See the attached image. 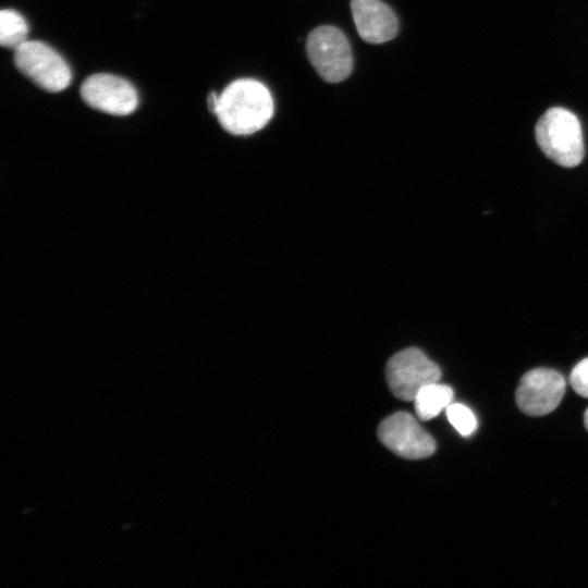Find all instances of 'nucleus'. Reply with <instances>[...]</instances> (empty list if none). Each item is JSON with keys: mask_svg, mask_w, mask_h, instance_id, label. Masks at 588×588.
<instances>
[{"mask_svg": "<svg viewBox=\"0 0 588 588\" xmlns=\"http://www.w3.org/2000/svg\"><path fill=\"white\" fill-rule=\"evenodd\" d=\"M224 131L236 136L252 135L264 128L273 115L269 89L259 81L240 78L219 95L215 112Z\"/></svg>", "mask_w": 588, "mask_h": 588, "instance_id": "1", "label": "nucleus"}, {"mask_svg": "<svg viewBox=\"0 0 588 588\" xmlns=\"http://www.w3.org/2000/svg\"><path fill=\"white\" fill-rule=\"evenodd\" d=\"M542 152L561 167L573 168L584 158V139L577 117L567 109H548L535 126Z\"/></svg>", "mask_w": 588, "mask_h": 588, "instance_id": "2", "label": "nucleus"}, {"mask_svg": "<svg viewBox=\"0 0 588 588\" xmlns=\"http://www.w3.org/2000/svg\"><path fill=\"white\" fill-rule=\"evenodd\" d=\"M308 59L318 74L328 83L346 79L353 70V56L348 39L335 26L322 25L306 39Z\"/></svg>", "mask_w": 588, "mask_h": 588, "instance_id": "3", "label": "nucleus"}, {"mask_svg": "<svg viewBox=\"0 0 588 588\" xmlns=\"http://www.w3.org/2000/svg\"><path fill=\"white\" fill-rule=\"evenodd\" d=\"M19 71L47 91H61L72 79L66 61L52 47L37 40H26L14 49Z\"/></svg>", "mask_w": 588, "mask_h": 588, "instance_id": "4", "label": "nucleus"}, {"mask_svg": "<svg viewBox=\"0 0 588 588\" xmlns=\"http://www.w3.org/2000/svg\"><path fill=\"white\" fill-rule=\"evenodd\" d=\"M385 377L395 397L414 401L421 388L440 380L441 369L421 350L407 347L388 360Z\"/></svg>", "mask_w": 588, "mask_h": 588, "instance_id": "5", "label": "nucleus"}, {"mask_svg": "<svg viewBox=\"0 0 588 588\" xmlns=\"http://www.w3.org/2000/svg\"><path fill=\"white\" fill-rule=\"evenodd\" d=\"M378 438L397 456L407 460L425 458L436 451L433 438L405 412L383 419L378 427Z\"/></svg>", "mask_w": 588, "mask_h": 588, "instance_id": "6", "label": "nucleus"}, {"mask_svg": "<svg viewBox=\"0 0 588 588\" xmlns=\"http://www.w3.org/2000/svg\"><path fill=\"white\" fill-rule=\"evenodd\" d=\"M564 377L553 369L536 368L526 372L516 390L519 409L529 416H543L554 411L565 393Z\"/></svg>", "mask_w": 588, "mask_h": 588, "instance_id": "7", "label": "nucleus"}, {"mask_svg": "<svg viewBox=\"0 0 588 588\" xmlns=\"http://www.w3.org/2000/svg\"><path fill=\"white\" fill-rule=\"evenodd\" d=\"M81 96L89 107L113 115H127L135 111L138 96L126 79L108 73L88 76L81 85Z\"/></svg>", "mask_w": 588, "mask_h": 588, "instance_id": "8", "label": "nucleus"}, {"mask_svg": "<svg viewBox=\"0 0 588 588\" xmlns=\"http://www.w3.org/2000/svg\"><path fill=\"white\" fill-rule=\"evenodd\" d=\"M351 10L363 40L382 44L393 39L397 34V17L381 0H351Z\"/></svg>", "mask_w": 588, "mask_h": 588, "instance_id": "9", "label": "nucleus"}, {"mask_svg": "<svg viewBox=\"0 0 588 588\" xmlns=\"http://www.w3.org/2000/svg\"><path fill=\"white\" fill-rule=\"evenodd\" d=\"M453 400V390L438 382L421 388L414 399L415 411L419 419L429 420L438 416Z\"/></svg>", "mask_w": 588, "mask_h": 588, "instance_id": "10", "label": "nucleus"}, {"mask_svg": "<svg viewBox=\"0 0 588 588\" xmlns=\"http://www.w3.org/2000/svg\"><path fill=\"white\" fill-rule=\"evenodd\" d=\"M27 23L19 12L11 9L0 12V44L2 47L16 49L27 40Z\"/></svg>", "mask_w": 588, "mask_h": 588, "instance_id": "11", "label": "nucleus"}, {"mask_svg": "<svg viewBox=\"0 0 588 588\" xmlns=\"http://www.w3.org/2000/svg\"><path fill=\"white\" fill-rule=\"evenodd\" d=\"M450 424L464 437L471 436L477 429V419L466 405L451 403L446 408Z\"/></svg>", "mask_w": 588, "mask_h": 588, "instance_id": "12", "label": "nucleus"}, {"mask_svg": "<svg viewBox=\"0 0 588 588\" xmlns=\"http://www.w3.org/2000/svg\"><path fill=\"white\" fill-rule=\"evenodd\" d=\"M569 383L577 394L588 397V357L575 365L569 376Z\"/></svg>", "mask_w": 588, "mask_h": 588, "instance_id": "13", "label": "nucleus"}, {"mask_svg": "<svg viewBox=\"0 0 588 588\" xmlns=\"http://www.w3.org/2000/svg\"><path fill=\"white\" fill-rule=\"evenodd\" d=\"M218 98H219V95H217L213 91L210 93L209 96H208V108L213 114H215L217 106H218Z\"/></svg>", "mask_w": 588, "mask_h": 588, "instance_id": "14", "label": "nucleus"}, {"mask_svg": "<svg viewBox=\"0 0 588 588\" xmlns=\"http://www.w3.org/2000/svg\"><path fill=\"white\" fill-rule=\"evenodd\" d=\"M584 420H585V427L588 430V409L585 412Z\"/></svg>", "mask_w": 588, "mask_h": 588, "instance_id": "15", "label": "nucleus"}]
</instances>
